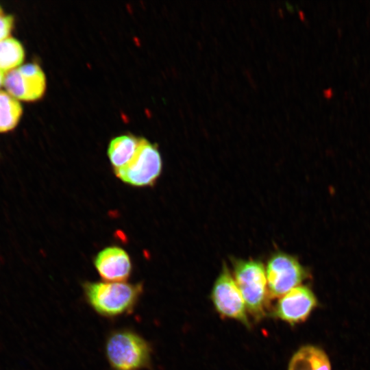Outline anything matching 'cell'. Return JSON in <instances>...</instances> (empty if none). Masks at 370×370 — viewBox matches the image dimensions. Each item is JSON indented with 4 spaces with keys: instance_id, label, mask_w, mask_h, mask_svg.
Listing matches in <instances>:
<instances>
[{
    "instance_id": "1",
    "label": "cell",
    "mask_w": 370,
    "mask_h": 370,
    "mask_svg": "<svg viewBox=\"0 0 370 370\" xmlns=\"http://www.w3.org/2000/svg\"><path fill=\"white\" fill-rule=\"evenodd\" d=\"M84 297L100 316L116 318L133 312L143 292L141 283L126 282H86Z\"/></svg>"
},
{
    "instance_id": "2",
    "label": "cell",
    "mask_w": 370,
    "mask_h": 370,
    "mask_svg": "<svg viewBox=\"0 0 370 370\" xmlns=\"http://www.w3.org/2000/svg\"><path fill=\"white\" fill-rule=\"evenodd\" d=\"M105 353L114 370H142L151 367V345L132 330L119 329L109 334Z\"/></svg>"
},
{
    "instance_id": "3",
    "label": "cell",
    "mask_w": 370,
    "mask_h": 370,
    "mask_svg": "<svg viewBox=\"0 0 370 370\" xmlns=\"http://www.w3.org/2000/svg\"><path fill=\"white\" fill-rule=\"evenodd\" d=\"M234 279L244 299L247 310L257 320L266 315L269 296L266 269L258 260H236Z\"/></svg>"
},
{
    "instance_id": "4",
    "label": "cell",
    "mask_w": 370,
    "mask_h": 370,
    "mask_svg": "<svg viewBox=\"0 0 370 370\" xmlns=\"http://www.w3.org/2000/svg\"><path fill=\"white\" fill-rule=\"evenodd\" d=\"M162 168V158L155 145L143 138L132 160L124 167L114 171L118 178L134 186L153 185Z\"/></svg>"
},
{
    "instance_id": "5",
    "label": "cell",
    "mask_w": 370,
    "mask_h": 370,
    "mask_svg": "<svg viewBox=\"0 0 370 370\" xmlns=\"http://www.w3.org/2000/svg\"><path fill=\"white\" fill-rule=\"evenodd\" d=\"M265 269L269 298L283 296L308 277L307 271L299 260L283 252L273 254Z\"/></svg>"
},
{
    "instance_id": "6",
    "label": "cell",
    "mask_w": 370,
    "mask_h": 370,
    "mask_svg": "<svg viewBox=\"0 0 370 370\" xmlns=\"http://www.w3.org/2000/svg\"><path fill=\"white\" fill-rule=\"evenodd\" d=\"M211 299L221 317L236 320L249 327L244 299L233 275L225 266L213 285Z\"/></svg>"
},
{
    "instance_id": "7",
    "label": "cell",
    "mask_w": 370,
    "mask_h": 370,
    "mask_svg": "<svg viewBox=\"0 0 370 370\" xmlns=\"http://www.w3.org/2000/svg\"><path fill=\"white\" fill-rule=\"evenodd\" d=\"M3 86L18 100L35 101L45 92L46 77L39 65L28 63L7 73Z\"/></svg>"
},
{
    "instance_id": "8",
    "label": "cell",
    "mask_w": 370,
    "mask_h": 370,
    "mask_svg": "<svg viewBox=\"0 0 370 370\" xmlns=\"http://www.w3.org/2000/svg\"><path fill=\"white\" fill-rule=\"evenodd\" d=\"M317 304L312 291L306 286L299 285L280 298L273 315L294 325L306 321Z\"/></svg>"
},
{
    "instance_id": "9",
    "label": "cell",
    "mask_w": 370,
    "mask_h": 370,
    "mask_svg": "<svg viewBox=\"0 0 370 370\" xmlns=\"http://www.w3.org/2000/svg\"><path fill=\"white\" fill-rule=\"evenodd\" d=\"M94 264L101 278L106 282H126L132 272L127 253L119 247H108L96 256Z\"/></svg>"
},
{
    "instance_id": "10",
    "label": "cell",
    "mask_w": 370,
    "mask_h": 370,
    "mask_svg": "<svg viewBox=\"0 0 370 370\" xmlns=\"http://www.w3.org/2000/svg\"><path fill=\"white\" fill-rule=\"evenodd\" d=\"M288 370H332L326 353L313 345L300 347L292 356Z\"/></svg>"
},
{
    "instance_id": "11",
    "label": "cell",
    "mask_w": 370,
    "mask_h": 370,
    "mask_svg": "<svg viewBox=\"0 0 370 370\" xmlns=\"http://www.w3.org/2000/svg\"><path fill=\"white\" fill-rule=\"evenodd\" d=\"M143 138L130 134L119 136L112 139L108 149V156L114 171L125 166L134 158Z\"/></svg>"
},
{
    "instance_id": "12",
    "label": "cell",
    "mask_w": 370,
    "mask_h": 370,
    "mask_svg": "<svg viewBox=\"0 0 370 370\" xmlns=\"http://www.w3.org/2000/svg\"><path fill=\"white\" fill-rule=\"evenodd\" d=\"M23 114V108L18 99L8 92L0 90V133L13 130Z\"/></svg>"
},
{
    "instance_id": "13",
    "label": "cell",
    "mask_w": 370,
    "mask_h": 370,
    "mask_svg": "<svg viewBox=\"0 0 370 370\" xmlns=\"http://www.w3.org/2000/svg\"><path fill=\"white\" fill-rule=\"evenodd\" d=\"M24 57V48L16 38L9 36L0 41V69L4 73L20 66Z\"/></svg>"
},
{
    "instance_id": "14",
    "label": "cell",
    "mask_w": 370,
    "mask_h": 370,
    "mask_svg": "<svg viewBox=\"0 0 370 370\" xmlns=\"http://www.w3.org/2000/svg\"><path fill=\"white\" fill-rule=\"evenodd\" d=\"M13 23L12 16L0 14V41L10 36Z\"/></svg>"
},
{
    "instance_id": "15",
    "label": "cell",
    "mask_w": 370,
    "mask_h": 370,
    "mask_svg": "<svg viewBox=\"0 0 370 370\" xmlns=\"http://www.w3.org/2000/svg\"><path fill=\"white\" fill-rule=\"evenodd\" d=\"M5 75L6 73L0 69V88L3 86Z\"/></svg>"
},
{
    "instance_id": "16",
    "label": "cell",
    "mask_w": 370,
    "mask_h": 370,
    "mask_svg": "<svg viewBox=\"0 0 370 370\" xmlns=\"http://www.w3.org/2000/svg\"><path fill=\"white\" fill-rule=\"evenodd\" d=\"M0 14H1V8L0 7Z\"/></svg>"
}]
</instances>
